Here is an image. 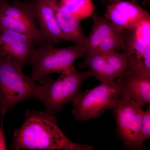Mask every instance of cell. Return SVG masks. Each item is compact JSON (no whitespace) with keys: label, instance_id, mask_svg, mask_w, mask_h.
<instances>
[{"label":"cell","instance_id":"cell-1","mask_svg":"<svg viewBox=\"0 0 150 150\" xmlns=\"http://www.w3.org/2000/svg\"><path fill=\"white\" fill-rule=\"evenodd\" d=\"M21 128L13 136V149L91 150L93 145L81 144L69 139L59 128L55 115L28 110Z\"/></svg>","mask_w":150,"mask_h":150},{"label":"cell","instance_id":"cell-2","mask_svg":"<svg viewBox=\"0 0 150 150\" xmlns=\"http://www.w3.org/2000/svg\"><path fill=\"white\" fill-rule=\"evenodd\" d=\"M23 66L0 56V113L4 116L19 103L30 98L39 99L40 86L23 72Z\"/></svg>","mask_w":150,"mask_h":150},{"label":"cell","instance_id":"cell-3","mask_svg":"<svg viewBox=\"0 0 150 150\" xmlns=\"http://www.w3.org/2000/svg\"><path fill=\"white\" fill-rule=\"evenodd\" d=\"M61 74L55 80L47 76L38 81L40 84L38 100L44 104L45 111L51 115L60 112L65 105L72 101L81 91L84 81L93 76L90 71H79L74 65Z\"/></svg>","mask_w":150,"mask_h":150},{"label":"cell","instance_id":"cell-4","mask_svg":"<svg viewBox=\"0 0 150 150\" xmlns=\"http://www.w3.org/2000/svg\"><path fill=\"white\" fill-rule=\"evenodd\" d=\"M87 52L85 46L56 48L46 41L35 49L31 64V78L36 81L53 73L61 74L73 66L77 59L86 57Z\"/></svg>","mask_w":150,"mask_h":150},{"label":"cell","instance_id":"cell-5","mask_svg":"<svg viewBox=\"0 0 150 150\" xmlns=\"http://www.w3.org/2000/svg\"><path fill=\"white\" fill-rule=\"evenodd\" d=\"M121 96L115 80L101 82L94 88L78 94L72 101V113L77 121L97 118L106 110L112 109Z\"/></svg>","mask_w":150,"mask_h":150},{"label":"cell","instance_id":"cell-6","mask_svg":"<svg viewBox=\"0 0 150 150\" xmlns=\"http://www.w3.org/2000/svg\"><path fill=\"white\" fill-rule=\"evenodd\" d=\"M0 27L28 35L39 45L46 41L36 25L32 3L27 1H0Z\"/></svg>","mask_w":150,"mask_h":150},{"label":"cell","instance_id":"cell-7","mask_svg":"<svg viewBox=\"0 0 150 150\" xmlns=\"http://www.w3.org/2000/svg\"><path fill=\"white\" fill-rule=\"evenodd\" d=\"M124 31L122 51L127 59L128 69L150 76V20Z\"/></svg>","mask_w":150,"mask_h":150},{"label":"cell","instance_id":"cell-8","mask_svg":"<svg viewBox=\"0 0 150 150\" xmlns=\"http://www.w3.org/2000/svg\"><path fill=\"white\" fill-rule=\"evenodd\" d=\"M117 123L118 133L127 146L142 149L139 134L144 111L141 106L129 98L122 97L112 109Z\"/></svg>","mask_w":150,"mask_h":150},{"label":"cell","instance_id":"cell-9","mask_svg":"<svg viewBox=\"0 0 150 150\" xmlns=\"http://www.w3.org/2000/svg\"><path fill=\"white\" fill-rule=\"evenodd\" d=\"M93 25L87 37L86 56L111 51H122L124 44V30L95 13L92 15Z\"/></svg>","mask_w":150,"mask_h":150},{"label":"cell","instance_id":"cell-10","mask_svg":"<svg viewBox=\"0 0 150 150\" xmlns=\"http://www.w3.org/2000/svg\"><path fill=\"white\" fill-rule=\"evenodd\" d=\"M82 67H87L93 76L101 82L121 77L128 69L127 59L123 53L111 51L86 56Z\"/></svg>","mask_w":150,"mask_h":150},{"label":"cell","instance_id":"cell-11","mask_svg":"<svg viewBox=\"0 0 150 150\" xmlns=\"http://www.w3.org/2000/svg\"><path fill=\"white\" fill-rule=\"evenodd\" d=\"M36 44L28 35L0 27V56L15 61L23 67L31 65Z\"/></svg>","mask_w":150,"mask_h":150},{"label":"cell","instance_id":"cell-12","mask_svg":"<svg viewBox=\"0 0 150 150\" xmlns=\"http://www.w3.org/2000/svg\"><path fill=\"white\" fill-rule=\"evenodd\" d=\"M105 18L123 30L134 28L150 16L144 9L135 3L121 1L108 6Z\"/></svg>","mask_w":150,"mask_h":150},{"label":"cell","instance_id":"cell-13","mask_svg":"<svg viewBox=\"0 0 150 150\" xmlns=\"http://www.w3.org/2000/svg\"><path fill=\"white\" fill-rule=\"evenodd\" d=\"M120 95L129 98L139 106L150 103V76L126 70L121 77L115 79Z\"/></svg>","mask_w":150,"mask_h":150},{"label":"cell","instance_id":"cell-14","mask_svg":"<svg viewBox=\"0 0 150 150\" xmlns=\"http://www.w3.org/2000/svg\"><path fill=\"white\" fill-rule=\"evenodd\" d=\"M54 11L57 23L65 38V41H71L77 46L87 45V37L85 35L79 21L60 4L58 0H45Z\"/></svg>","mask_w":150,"mask_h":150},{"label":"cell","instance_id":"cell-15","mask_svg":"<svg viewBox=\"0 0 150 150\" xmlns=\"http://www.w3.org/2000/svg\"><path fill=\"white\" fill-rule=\"evenodd\" d=\"M39 30L46 42L55 45L65 38L59 28L53 8L45 0L31 1Z\"/></svg>","mask_w":150,"mask_h":150},{"label":"cell","instance_id":"cell-16","mask_svg":"<svg viewBox=\"0 0 150 150\" xmlns=\"http://www.w3.org/2000/svg\"><path fill=\"white\" fill-rule=\"evenodd\" d=\"M60 4L78 20L92 16L94 6L92 0H60Z\"/></svg>","mask_w":150,"mask_h":150},{"label":"cell","instance_id":"cell-17","mask_svg":"<svg viewBox=\"0 0 150 150\" xmlns=\"http://www.w3.org/2000/svg\"><path fill=\"white\" fill-rule=\"evenodd\" d=\"M150 138V109L144 111L139 134V144L141 148L144 146V142Z\"/></svg>","mask_w":150,"mask_h":150},{"label":"cell","instance_id":"cell-18","mask_svg":"<svg viewBox=\"0 0 150 150\" xmlns=\"http://www.w3.org/2000/svg\"><path fill=\"white\" fill-rule=\"evenodd\" d=\"M4 116H1L0 123V150H7L5 137L4 130Z\"/></svg>","mask_w":150,"mask_h":150},{"label":"cell","instance_id":"cell-19","mask_svg":"<svg viewBox=\"0 0 150 150\" xmlns=\"http://www.w3.org/2000/svg\"><path fill=\"white\" fill-rule=\"evenodd\" d=\"M109 1H110L111 3H114L121 1H122V0H109Z\"/></svg>","mask_w":150,"mask_h":150},{"label":"cell","instance_id":"cell-20","mask_svg":"<svg viewBox=\"0 0 150 150\" xmlns=\"http://www.w3.org/2000/svg\"><path fill=\"white\" fill-rule=\"evenodd\" d=\"M1 1V0H0V1ZM7 1H8V0H7Z\"/></svg>","mask_w":150,"mask_h":150}]
</instances>
